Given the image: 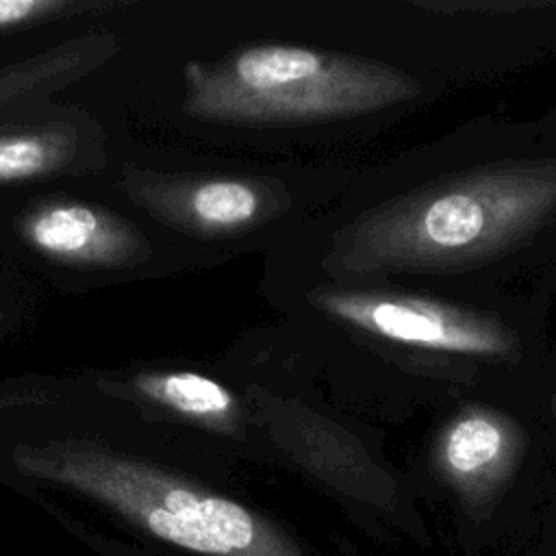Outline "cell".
Here are the masks:
<instances>
[{"mask_svg": "<svg viewBox=\"0 0 556 556\" xmlns=\"http://www.w3.org/2000/svg\"><path fill=\"white\" fill-rule=\"evenodd\" d=\"M137 387L150 400L219 430H235L237 400L213 378L193 371L143 374Z\"/></svg>", "mask_w": 556, "mask_h": 556, "instance_id": "cell-7", "label": "cell"}, {"mask_svg": "<svg viewBox=\"0 0 556 556\" xmlns=\"http://www.w3.org/2000/svg\"><path fill=\"white\" fill-rule=\"evenodd\" d=\"M17 467L70 486L198 556H313L280 521L176 473L91 443L20 447Z\"/></svg>", "mask_w": 556, "mask_h": 556, "instance_id": "cell-2", "label": "cell"}, {"mask_svg": "<svg viewBox=\"0 0 556 556\" xmlns=\"http://www.w3.org/2000/svg\"><path fill=\"white\" fill-rule=\"evenodd\" d=\"M74 9H78V4L67 0H0V30L48 20Z\"/></svg>", "mask_w": 556, "mask_h": 556, "instance_id": "cell-10", "label": "cell"}, {"mask_svg": "<svg viewBox=\"0 0 556 556\" xmlns=\"http://www.w3.org/2000/svg\"><path fill=\"white\" fill-rule=\"evenodd\" d=\"M182 206L193 226L208 232H232L267 215V193L252 180L211 178L189 187Z\"/></svg>", "mask_w": 556, "mask_h": 556, "instance_id": "cell-8", "label": "cell"}, {"mask_svg": "<svg viewBox=\"0 0 556 556\" xmlns=\"http://www.w3.org/2000/svg\"><path fill=\"white\" fill-rule=\"evenodd\" d=\"M311 302L328 317L384 341L482 358L519 352L515 330L497 317L413 293L319 289Z\"/></svg>", "mask_w": 556, "mask_h": 556, "instance_id": "cell-4", "label": "cell"}, {"mask_svg": "<svg viewBox=\"0 0 556 556\" xmlns=\"http://www.w3.org/2000/svg\"><path fill=\"white\" fill-rule=\"evenodd\" d=\"M61 148L54 137L15 135L0 137V182L30 178L54 167Z\"/></svg>", "mask_w": 556, "mask_h": 556, "instance_id": "cell-9", "label": "cell"}, {"mask_svg": "<svg viewBox=\"0 0 556 556\" xmlns=\"http://www.w3.org/2000/svg\"><path fill=\"white\" fill-rule=\"evenodd\" d=\"M556 213V159L478 169L361 215L328 263L348 274L454 269L526 241Z\"/></svg>", "mask_w": 556, "mask_h": 556, "instance_id": "cell-1", "label": "cell"}, {"mask_svg": "<svg viewBox=\"0 0 556 556\" xmlns=\"http://www.w3.org/2000/svg\"><path fill=\"white\" fill-rule=\"evenodd\" d=\"M526 450L517 421L473 406L452 417L434 441V469L460 508L478 519L495 508Z\"/></svg>", "mask_w": 556, "mask_h": 556, "instance_id": "cell-5", "label": "cell"}, {"mask_svg": "<svg viewBox=\"0 0 556 556\" xmlns=\"http://www.w3.org/2000/svg\"><path fill=\"white\" fill-rule=\"evenodd\" d=\"M554 415H556V402H554Z\"/></svg>", "mask_w": 556, "mask_h": 556, "instance_id": "cell-11", "label": "cell"}, {"mask_svg": "<svg viewBox=\"0 0 556 556\" xmlns=\"http://www.w3.org/2000/svg\"><path fill=\"white\" fill-rule=\"evenodd\" d=\"M24 237L41 254L61 263L115 265L139 254L143 243L126 224L85 204H52L30 213Z\"/></svg>", "mask_w": 556, "mask_h": 556, "instance_id": "cell-6", "label": "cell"}, {"mask_svg": "<svg viewBox=\"0 0 556 556\" xmlns=\"http://www.w3.org/2000/svg\"><path fill=\"white\" fill-rule=\"evenodd\" d=\"M185 109L232 124H298L380 111L421 87L397 67L291 43L250 46L217 63H189Z\"/></svg>", "mask_w": 556, "mask_h": 556, "instance_id": "cell-3", "label": "cell"}]
</instances>
